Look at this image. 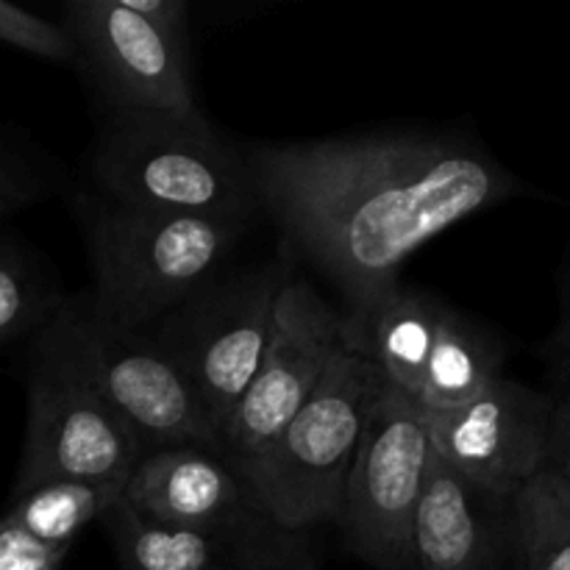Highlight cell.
Returning a JSON list of instances; mask_svg holds the SVG:
<instances>
[{"mask_svg": "<svg viewBox=\"0 0 570 570\" xmlns=\"http://www.w3.org/2000/svg\"><path fill=\"white\" fill-rule=\"evenodd\" d=\"M248 161L282 259L289 271L306 265L337 293L354 354L423 245L527 189L479 139L443 128L256 142Z\"/></svg>", "mask_w": 570, "mask_h": 570, "instance_id": "cell-1", "label": "cell"}, {"mask_svg": "<svg viewBox=\"0 0 570 570\" xmlns=\"http://www.w3.org/2000/svg\"><path fill=\"white\" fill-rule=\"evenodd\" d=\"M92 287L87 298L111 326L145 332L228 271L254 223L122 206L95 189L70 195Z\"/></svg>", "mask_w": 570, "mask_h": 570, "instance_id": "cell-2", "label": "cell"}, {"mask_svg": "<svg viewBox=\"0 0 570 570\" xmlns=\"http://www.w3.org/2000/svg\"><path fill=\"white\" fill-rule=\"evenodd\" d=\"M95 193L122 206L259 220L248 148L198 111H100L89 148Z\"/></svg>", "mask_w": 570, "mask_h": 570, "instance_id": "cell-3", "label": "cell"}, {"mask_svg": "<svg viewBox=\"0 0 570 570\" xmlns=\"http://www.w3.org/2000/svg\"><path fill=\"white\" fill-rule=\"evenodd\" d=\"M382 387L373 360L343 348L282 434L254 460L232 462L273 523L306 532L340 521L345 479Z\"/></svg>", "mask_w": 570, "mask_h": 570, "instance_id": "cell-4", "label": "cell"}, {"mask_svg": "<svg viewBox=\"0 0 570 570\" xmlns=\"http://www.w3.org/2000/svg\"><path fill=\"white\" fill-rule=\"evenodd\" d=\"M59 22L100 111H198L187 0H70Z\"/></svg>", "mask_w": 570, "mask_h": 570, "instance_id": "cell-5", "label": "cell"}, {"mask_svg": "<svg viewBox=\"0 0 570 570\" xmlns=\"http://www.w3.org/2000/svg\"><path fill=\"white\" fill-rule=\"evenodd\" d=\"M45 326L131 426L145 454L173 445L223 454L220 434L200 399L148 334L111 326L92 309L87 293L67 298Z\"/></svg>", "mask_w": 570, "mask_h": 570, "instance_id": "cell-6", "label": "cell"}, {"mask_svg": "<svg viewBox=\"0 0 570 570\" xmlns=\"http://www.w3.org/2000/svg\"><path fill=\"white\" fill-rule=\"evenodd\" d=\"M289 273L282 256L243 273L226 271L187 304L145 328L184 373L220 438L254 382L271 334L273 306Z\"/></svg>", "mask_w": 570, "mask_h": 570, "instance_id": "cell-7", "label": "cell"}, {"mask_svg": "<svg viewBox=\"0 0 570 570\" xmlns=\"http://www.w3.org/2000/svg\"><path fill=\"white\" fill-rule=\"evenodd\" d=\"M145 449L59 340L42 326L28 365L26 443L14 493L56 479L126 488Z\"/></svg>", "mask_w": 570, "mask_h": 570, "instance_id": "cell-8", "label": "cell"}, {"mask_svg": "<svg viewBox=\"0 0 570 570\" xmlns=\"http://www.w3.org/2000/svg\"><path fill=\"white\" fill-rule=\"evenodd\" d=\"M432 451L426 417L384 382L343 490L345 549L376 570H417L412 527Z\"/></svg>", "mask_w": 570, "mask_h": 570, "instance_id": "cell-9", "label": "cell"}, {"mask_svg": "<svg viewBox=\"0 0 570 570\" xmlns=\"http://www.w3.org/2000/svg\"><path fill=\"white\" fill-rule=\"evenodd\" d=\"M343 348L345 328L337 306L328 304L315 284L289 273L273 306L254 382L223 429V456L228 462L259 456L312 399Z\"/></svg>", "mask_w": 570, "mask_h": 570, "instance_id": "cell-10", "label": "cell"}, {"mask_svg": "<svg viewBox=\"0 0 570 570\" xmlns=\"http://www.w3.org/2000/svg\"><path fill=\"white\" fill-rule=\"evenodd\" d=\"M554 399L499 376L460 410L426 417L432 449L468 482L501 501L546 471Z\"/></svg>", "mask_w": 570, "mask_h": 570, "instance_id": "cell-11", "label": "cell"}, {"mask_svg": "<svg viewBox=\"0 0 570 570\" xmlns=\"http://www.w3.org/2000/svg\"><path fill=\"white\" fill-rule=\"evenodd\" d=\"M122 501L150 523L193 529L243 549L271 543L284 532L226 456L195 445L142 454L122 488Z\"/></svg>", "mask_w": 570, "mask_h": 570, "instance_id": "cell-12", "label": "cell"}, {"mask_svg": "<svg viewBox=\"0 0 570 570\" xmlns=\"http://www.w3.org/2000/svg\"><path fill=\"white\" fill-rule=\"evenodd\" d=\"M510 504L484 493L451 468L438 451H429L426 479L417 501L412 543L417 570H499L501 515Z\"/></svg>", "mask_w": 570, "mask_h": 570, "instance_id": "cell-13", "label": "cell"}, {"mask_svg": "<svg viewBox=\"0 0 570 570\" xmlns=\"http://www.w3.org/2000/svg\"><path fill=\"white\" fill-rule=\"evenodd\" d=\"M100 521L115 546L120 570H245L256 554H262L267 546L289 532L284 529L271 543L243 549V546L193 532V529L159 527V523L145 521L122 499Z\"/></svg>", "mask_w": 570, "mask_h": 570, "instance_id": "cell-14", "label": "cell"}, {"mask_svg": "<svg viewBox=\"0 0 570 570\" xmlns=\"http://www.w3.org/2000/svg\"><path fill=\"white\" fill-rule=\"evenodd\" d=\"M504 367V348L479 321L445 304L415 406L423 415L460 410L484 393Z\"/></svg>", "mask_w": 570, "mask_h": 570, "instance_id": "cell-15", "label": "cell"}, {"mask_svg": "<svg viewBox=\"0 0 570 570\" xmlns=\"http://www.w3.org/2000/svg\"><path fill=\"white\" fill-rule=\"evenodd\" d=\"M445 304L432 293L399 284L373 312L362 354L384 382L415 404Z\"/></svg>", "mask_w": 570, "mask_h": 570, "instance_id": "cell-16", "label": "cell"}, {"mask_svg": "<svg viewBox=\"0 0 570 570\" xmlns=\"http://www.w3.org/2000/svg\"><path fill=\"white\" fill-rule=\"evenodd\" d=\"M120 499L122 488H115V484L56 479V482L33 484L11 495L6 518L42 543L70 549L72 540L89 523L100 521Z\"/></svg>", "mask_w": 570, "mask_h": 570, "instance_id": "cell-17", "label": "cell"}, {"mask_svg": "<svg viewBox=\"0 0 570 570\" xmlns=\"http://www.w3.org/2000/svg\"><path fill=\"white\" fill-rule=\"evenodd\" d=\"M523 570H570V484L543 471L510 501Z\"/></svg>", "mask_w": 570, "mask_h": 570, "instance_id": "cell-18", "label": "cell"}, {"mask_svg": "<svg viewBox=\"0 0 570 570\" xmlns=\"http://www.w3.org/2000/svg\"><path fill=\"white\" fill-rule=\"evenodd\" d=\"M65 301L31 250L0 237V348L22 334L39 332Z\"/></svg>", "mask_w": 570, "mask_h": 570, "instance_id": "cell-19", "label": "cell"}, {"mask_svg": "<svg viewBox=\"0 0 570 570\" xmlns=\"http://www.w3.org/2000/svg\"><path fill=\"white\" fill-rule=\"evenodd\" d=\"M0 42L45 61L76 65V42L61 22L0 0Z\"/></svg>", "mask_w": 570, "mask_h": 570, "instance_id": "cell-20", "label": "cell"}, {"mask_svg": "<svg viewBox=\"0 0 570 570\" xmlns=\"http://www.w3.org/2000/svg\"><path fill=\"white\" fill-rule=\"evenodd\" d=\"M70 549L50 546L28 534L9 518H0V570H59Z\"/></svg>", "mask_w": 570, "mask_h": 570, "instance_id": "cell-21", "label": "cell"}, {"mask_svg": "<svg viewBox=\"0 0 570 570\" xmlns=\"http://www.w3.org/2000/svg\"><path fill=\"white\" fill-rule=\"evenodd\" d=\"M248 570H321V538L317 529L293 532L267 560Z\"/></svg>", "mask_w": 570, "mask_h": 570, "instance_id": "cell-22", "label": "cell"}, {"mask_svg": "<svg viewBox=\"0 0 570 570\" xmlns=\"http://www.w3.org/2000/svg\"><path fill=\"white\" fill-rule=\"evenodd\" d=\"M56 176V170L45 167V161L39 156H33L31 150L22 148L17 142L14 134L0 131V187L3 184H17V181H31V178H45Z\"/></svg>", "mask_w": 570, "mask_h": 570, "instance_id": "cell-23", "label": "cell"}, {"mask_svg": "<svg viewBox=\"0 0 570 570\" xmlns=\"http://www.w3.org/2000/svg\"><path fill=\"white\" fill-rule=\"evenodd\" d=\"M546 471L570 484V390L554 401V410H551Z\"/></svg>", "mask_w": 570, "mask_h": 570, "instance_id": "cell-24", "label": "cell"}, {"mask_svg": "<svg viewBox=\"0 0 570 570\" xmlns=\"http://www.w3.org/2000/svg\"><path fill=\"white\" fill-rule=\"evenodd\" d=\"M59 189H65V178L45 176V178H31V181H17V184H3L0 187V220L14 212L26 209V206L42 204L45 198L56 195Z\"/></svg>", "mask_w": 570, "mask_h": 570, "instance_id": "cell-25", "label": "cell"}, {"mask_svg": "<svg viewBox=\"0 0 570 570\" xmlns=\"http://www.w3.org/2000/svg\"><path fill=\"white\" fill-rule=\"evenodd\" d=\"M549 354L562 371L570 373V267H568L566 287H562V315L554 328V337L549 340Z\"/></svg>", "mask_w": 570, "mask_h": 570, "instance_id": "cell-26", "label": "cell"}]
</instances>
